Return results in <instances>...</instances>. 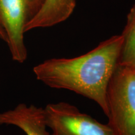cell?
Returning <instances> with one entry per match:
<instances>
[{
    "mask_svg": "<svg viewBox=\"0 0 135 135\" xmlns=\"http://www.w3.org/2000/svg\"><path fill=\"white\" fill-rule=\"evenodd\" d=\"M123 37L115 35L84 55L52 58L33 68L36 79L48 86L66 89L93 100L107 116L108 86L118 65Z\"/></svg>",
    "mask_w": 135,
    "mask_h": 135,
    "instance_id": "1",
    "label": "cell"
},
{
    "mask_svg": "<svg viewBox=\"0 0 135 135\" xmlns=\"http://www.w3.org/2000/svg\"><path fill=\"white\" fill-rule=\"evenodd\" d=\"M108 125L113 135H135V73L117 65L108 86Z\"/></svg>",
    "mask_w": 135,
    "mask_h": 135,
    "instance_id": "2",
    "label": "cell"
},
{
    "mask_svg": "<svg viewBox=\"0 0 135 135\" xmlns=\"http://www.w3.org/2000/svg\"><path fill=\"white\" fill-rule=\"evenodd\" d=\"M44 0H0V25L7 36L13 60L22 63L28 52L24 41L25 27L40 10Z\"/></svg>",
    "mask_w": 135,
    "mask_h": 135,
    "instance_id": "3",
    "label": "cell"
},
{
    "mask_svg": "<svg viewBox=\"0 0 135 135\" xmlns=\"http://www.w3.org/2000/svg\"><path fill=\"white\" fill-rule=\"evenodd\" d=\"M44 111L51 135H113L108 124L101 123L68 103L49 104Z\"/></svg>",
    "mask_w": 135,
    "mask_h": 135,
    "instance_id": "4",
    "label": "cell"
},
{
    "mask_svg": "<svg viewBox=\"0 0 135 135\" xmlns=\"http://www.w3.org/2000/svg\"><path fill=\"white\" fill-rule=\"evenodd\" d=\"M0 124L17 126L26 135H50L44 108L33 104L20 103L15 108L0 113Z\"/></svg>",
    "mask_w": 135,
    "mask_h": 135,
    "instance_id": "5",
    "label": "cell"
},
{
    "mask_svg": "<svg viewBox=\"0 0 135 135\" xmlns=\"http://www.w3.org/2000/svg\"><path fill=\"white\" fill-rule=\"evenodd\" d=\"M76 0H44L41 8L25 27V32L48 28L65 21L72 15Z\"/></svg>",
    "mask_w": 135,
    "mask_h": 135,
    "instance_id": "6",
    "label": "cell"
},
{
    "mask_svg": "<svg viewBox=\"0 0 135 135\" xmlns=\"http://www.w3.org/2000/svg\"><path fill=\"white\" fill-rule=\"evenodd\" d=\"M121 36L123 42L118 65L130 66L135 65V3L128 13Z\"/></svg>",
    "mask_w": 135,
    "mask_h": 135,
    "instance_id": "7",
    "label": "cell"
},
{
    "mask_svg": "<svg viewBox=\"0 0 135 135\" xmlns=\"http://www.w3.org/2000/svg\"><path fill=\"white\" fill-rule=\"evenodd\" d=\"M0 39L6 42L7 43V36H6V33H5L4 30H3V27L1 26V25H0Z\"/></svg>",
    "mask_w": 135,
    "mask_h": 135,
    "instance_id": "8",
    "label": "cell"
},
{
    "mask_svg": "<svg viewBox=\"0 0 135 135\" xmlns=\"http://www.w3.org/2000/svg\"><path fill=\"white\" fill-rule=\"evenodd\" d=\"M128 67H129L133 71H134L135 73V65H133L132 66H128Z\"/></svg>",
    "mask_w": 135,
    "mask_h": 135,
    "instance_id": "9",
    "label": "cell"
}]
</instances>
